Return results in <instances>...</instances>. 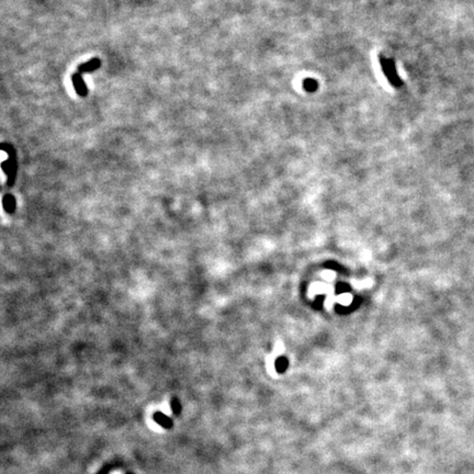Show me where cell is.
I'll use <instances>...</instances> for the list:
<instances>
[{
    "label": "cell",
    "mask_w": 474,
    "mask_h": 474,
    "mask_svg": "<svg viewBox=\"0 0 474 474\" xmlns=\"http://www.w3.org/2000/svg\"><path fill=\"white\" fill-rule=\"evenodd\" d=\"M99 67H100V60H99V58H92L90 62L81 64V65L78 67V73L83 74L87 72H91V70H95Z\"/></svg>",
    "instance_id": "7a4b0ae2"
},
{
    "label": "cell",
    "mask_w": 474,
    "mask_h": 474,
    "mask_svg": "<svg viewBox=\"0 0 474 474\" xmlns=\"http://www.w3.org/2000/svg\"><path fill=\"white\" fill-rule=\"evenodd\" d=\"M73 83H74V87L76 89V92H77L78 95L81 96V97H86L87 93H88V90H87L84 80L81 79V74L80 73L77 72V74H75L73 76Z\"/></svg>",
    "instance_id": "6da1fadb"
},
{
    "label": "cell",
    "mask_w": 474,
    "mask_h": 474,
    "mask_svg": "<svg viewBox=\"0 0 474 474\" xmlns=\"http://www.w3.org/2000/svg\"><path fill=\"white\" fill-rule=\"evenodd\" d=\"M382 65H383V69L385 70V74L388 75L389 79L392 81V83H393V84L395 85V81L399 80V78H397L396 76H394L395 72H394L393 64L391 63V61H383Z\"/></svg>",
    "instance_id": "3957f363"
},
{
    "label": "cell",
    "mask_w": 474,
    "mask_h": 474,
    "mask_svg": "<svg viewBox=\"0 0 474 474\" xmlns=\"http://www.w3.org/2000/svg\"><path fill=\"white\" fill-rule=\"evenodd\" d=\"M316 87H318V84H316L314 80L308 79V80L305 81V88H306V89H308V90H311V89L314 90Z\"/></svg>",
    "instance_id": "277c9868"
}]
</instances>
